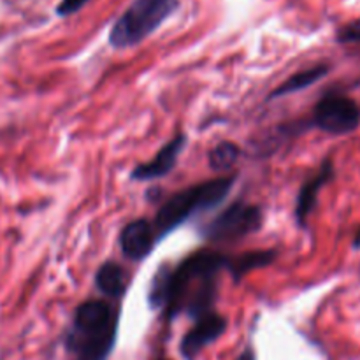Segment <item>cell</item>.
Segmentation results:
<instances>
[{"label": "cell", "instance_id": "cell-10", "mask_svg": "<svg viewBox=\"0 0 360 360\" xmlns=\"http://www.w3.org/2000/svg\"><path fill=\"white\" fill-rule=\"evenodd\" d=\"M334 174H336V169H334L333 158H326L320 165L319 172L315 176H311L309 179H306L304 185L301 186L297 193V199H295V224L301 229H306V221L309 220L311 213L315 211L316 202H319V192L327 185L329 181H333Z\"/></svg>", "mask_w": 360, "mask_h": 360}, {"label": "cell", "instance_id": "cell-5", "mask_svg": "<svg viewBox=\"0 0 360 360\" xmlns=\"http://www.w3.org/2000/svg\"><path fill=\"white\" fill-rule=\"evenodd\" d=\"M264 213L257 204L236 200L199 229L200 238L210 243H236L262 229Z\"/></svg>", "mask_w": 360, "mask_h": 360}, {"label": "cell", "instance_id": "cell-16", "mask_svg": "<svg viewBox=\"0 0 360 360\" xmlns=\"http://www.w3.org/2000/svg\"><path fill=\"white\" fill-rule=\"evenodd\" d=\"M88 2L90 0H60V4L56 6V14L58 16H70V14L83 9Z\"/></svg>", "mask_w": 360, "mask_h": 360}, {"label": "cell", "instance_id": "cell-13", "mask_svg": "<svg viewBox=\"0 0 360 360\" xmlns=\"http://www.w3.org/2000/svg\"><path fill=\"white\" fill-rule=\"evenodd\" d=\"M276 259H278L276 250H257V252L243 253V255L231 257L227 273L231 274L236 281H241L246 274H250L252 271L271 266Z\"/></svg>", "mask_w": 360, "mask_h": 360}, {"label": "cell", "instance_id": "cell-8", "mask_svg": "<svg viewBox=\"0 0 360 360\" xmlns=\"http://www.w3.org/2000/svg\"><path fill=\"white\" fill-rule=\"evenodd\" d=\"M186 143H188L186 134H178L174 139L165 143L151 160L137 164L130 172V179L132 181H157V179L171 174L172 169L178 164V158L181 157L183 150L186 148Z\"/></svg>", "mask_w": 360, "mask_h": 360}, {"label": "cell", "instance_id": "cell-6", "mask_svg": "<svg viewBox=\"0 0 360 360\" xmlns=\"http://www.w3.org/2000/svg\"><path fill=\"white\" fill-rule=\"evenodd\" d=\"M311 127L330 136H347L360 125V108L357 102L340 91H329L313 108Z\"/></svg>", "mask_w": 360, "mask_h": 360}, {"label": "cell", "instance_id": "cell-2", "mask_svg": "<svg viewBox=\"0 0 360 360\" xmlns=\"http://www.w3.org/2000/svg\"><path fill=\"white\" fill-rule=\"evenodd\" d=\"M120 315L118 306L102 299L81 302L65 336L67 352L76 360H108L118 340Z\"/></svg>", "mask_w": 360, "mask_h": 360}, {"label": "cell", "instance_id": "cell-19", "mask_svg": "<svg viewBox=\"0 0 360 360\" xmlns=\"http://www.w3.org/2000/svg\"><path fill=\"white\" fill-rule=\"evenodd\" d=\"M160 360H167V359H160Z\"/></svg>", "mask_w": 360, "mask_h": 360}, {"label": "cell", "instance_id": "cell-12", "mask_svg": "<svg viewBox=\"0 0 360 360\" xmlns=\"http://www.w3.org/2000/svg\"><path fill=\"white\" fill-rule=\"evenodd\" d=\"M329 70H330V67L326 65V63H320V65L309 67V69H304V70H299V72H295L294 76H290L288 79H285L280 86L274 88V90L269 94V97H267V101H274V98L287 97V95L297 94V91L306 90V88L313 86V84L319 83L320 79H323V77L329 74Z\"/></svg>", "mask_w": 360, "mask_h": 360}, {"label": "cell", "instance_id": "cell-7", "mask_svg": "<svg viewBox=\"0 0 360 360\" xmlns=\"http://www.w3.org/2000/svg\"><path fill=\"white\" fill-rule=\"evenodd\" d=\"M229 327L227 316L220 315L217 311H211L207 315L200 316L195 320L192 329L183 336L179 343V352H181L185 360H195L197 355L206 347L213 345L214 341L220 340Z\"/></svg>", "mask_w": 360, "mask_h": 360}, {"label": "cell", "instance_id": "cell-9", "mask_svg": "<svg viewBox=\"0 0 360 360\" xmlns=\"http://www.w3.org/2000/svg\"><path fill=\"white\" fill-rule=\"evenodd\" d=\"M158 239L155 227L148 218H137L129 221L120 232V248L123 257L130 262H143L150 257Z\"/></svg>", "mask_w": 360, "mask_h": 360}, {"label": "cell", "instance_id": "cell-11", "mask_svg": "<svg viewBox=\"0 0 360 360\" xmlns=\"http://www.w3.org/2000/svg\"><path fill=\"white\" fill-rule=\"evenodd\" d=\"M95 287L102 295L111 299H120L125 295L127 288H129V276L127 271L120 266L118 262H108L102 264L98 271L95 273Z\"/></svg>", "mask_w": 360, "mask_h": 360}, {"label": "cell", "instance_id": "cell-14", "mask_svg": "<svg viewBox=\"0 0 360 360\" xmlns=\"http://www.w3.org/2000/svg\"><path fill=\"white\" fill-rule=\"evenodd\" d=\"M241 157V148L232 141H221L207 155V162L213 171H229L234 167L238 158Z\"/></svg>", "mask_w": 360, "mask_h": 360}, {"label": "cell", "instance_id": "cell-18", "mask_svg": "<svg viewBox=\"0 0 360 360\" xmlns=\"http://www.w3.org/2000/svg\"><path fill=\"white\" fill-rule=\"evenodd\" d=\"M354 250H360V229L357 232H355V238H354Z\"/></svg>", "mask_w": 360, "mask_h": 360}, {"label": "cell", "instance_id": "cell-15", "mask_svg": "<svg viewBox=\"0 0 360 360\" xmlns=\"http://www.w3.org/2000/svg\"><path fill=\"white\" fill-rule=\"evenodd\" d=\"M336 41L340 44H355L360 42V18L350 21V23L343 25V27L338 30Z\"/></svg>", "mask_w": 360, "mask_h": 360}, {"label": "cell", "instance_id": "cell-17", "mask_svg": "<svg viewBox=\"0 0 360 360\" xmlns=\"http://www.w3.org/2000/svg\"><path fill=\"white\" fill-rule=\"evenodd\" d=\"M236 360H257V355H255V350H253L252 347H248L246 348L245 352H243L241 355H239L238 359Z\"/></svg>", "mask_w": 360, "mask_h": 360}, {"label": "cell", "instance_id": "cell-3", "mask_svg": "<svg viewBox=\"0 0 360 360\" xmlns=\"http://www.w3.org/2000/svg\"><path fill=\"white\" fill-rule=\"evenodd\" d=\"M236 179L238 176L234 174L221 176V178L210 179V181L179 190V192L172 193L169 199H165L153 220L158 243L197 214L220 206L234 188Z\"/></svg>", "mask_w": 360, "mask_h": 360}, {"label": "cell", "instance_id": "cell-1", "mask_svg": "<svg viewBox=\"0 0 360 360\" xmlns=\"http://www.w3.org/2000/svg\"><path fill=\"white\" fill-rule=\"evenodd\" d=\"M231 257L213 250H197L186 255L178 266L160 264L151 276L148 304L162 309L165 319L186 315L193 322L214 311L218 278L229 271Z\"/></svg>", "mask_w": 360, "mask_h": 360}, {"label": "cell", "instance_id": "cell-4", "mask_svg": "<svg viewBox=\"0 0 360 360\" xmlns=\"http://www.w3.org/2000/svg\"><path fill=\"white\" fill-rule=\"evenodd\" d=\"M178 9L179 0H134L112 25L109 44L115 49L141 44Z\"/></svg>", "mask_w": 360, "mask_h": 360}]
</instances>
